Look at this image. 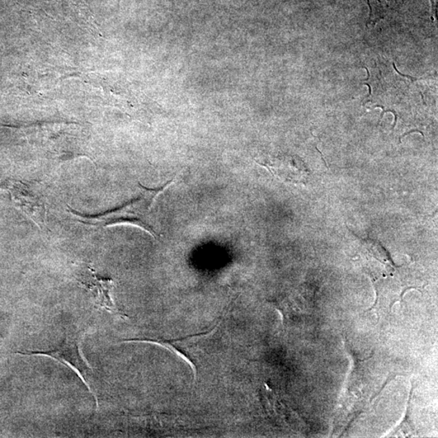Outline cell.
<instances>
[{
    "instance_id": "1",
    "label": "cell",
    "mask_w": 438,
    "mask_h": 438,
    "mask_svg": "<svg viewBox=\"0 0 438 438\" xmlns=\"http://www.w3.org/2000/svg\"><path fill=\"white\" fill-rule=\"evenodd\" d=\"M173 181L157 188H147L140 185V195L125 205L105 213L84 215L69 208L73 218L84 225L94 228H102L117 224H131L145 230L153 237H158L152 209L155 200L172 185Z\"/></svg>"
},
{
    "instance_id": "2",
    "label": "cell",
    "mask_w": 438,
    "mask_h": 438,
    "mask_svg": "<svg viewBox=\"0 0 438 438\" xmlns=\"http://www.w3.org/2000/svg\"><path fill=\"white\" fill-rule=\"evenodd\" d=\"M18 355L22 356H44L56 360L63 365L70 367L79 378L86 385V387L96 400L97 409L98 408V400L95 393L93 392L89 385V378L91 376L92 370L89 368L86 360L84 359L81 351H80V338L76 334H68L64 341L57 347L50 350H30L26 352H18Z\"/></svg>"
},
{
    "instance_id": "3",
    "label": "cell",
    "mask_w": 438,
    "mask_h": 438,
    "mask_svg": "<svg viewBox=\"0 0 438 438\" xmlns=\"http://www.w3.org/2000/svg\"><path fill=\"white\" fill-rule=\"evenodd\" d=\"M0 188L10 193L14 204L37 227H46V199L39 187L20 181H8L0 185Z\"/></svg>"
},
{
    "instance_id": "4",
    "label": "cell",
    "mask_w": 438,
    "mask_h": 438,
    "mask_svg": "<svg viewBox=\"0 0 438 438\" xmlns=\"http://www.w3.org/2000/svg\"><path fill=\"white\" fill-rule=\"evenodd\" d=\"M81 284L91 290L94 295V304L96 307L103 309L112 314L126 318L127 316L118 309L111 298V291L114 289L115 282L111 279H104L98 276L95 272L89 267V272L84 275Z\"/></svg>"
},
{
    "instance_id": "5",
    "label": "cell",
    "mask_w": 438,
    "mask_h": 438,
    "mask_svg": "<svg viewBox=\"0 0 438 438\" xmlns=\"http://www.w3.org/2000/svg\"><path fill=\"white\" fill-rule=\"evenodd\" d=\"M257 163L286 182L304 183L309 176L304 163L298 158L282 157Z\"/></svg>"
},
{
    "instance_id": "6",
    "label": "cell",
    "mask_w": 438,
    "mask_h": 438,
    "mask_svg": "<svg viewBox=\"0 0 438 438\" xmlns=\"http://www.w3.org/2000/svg\"><path fill=\"white\" fill-rule=\"evenodd\" d=\"M393 67H394V69L395 70V72L398 73L400 75V76L410 80V82H411V83H415V82H417L418 81H421V80L423 79V78L414 77H412V76H409V75H405V74H403V73H400L399 71L398 70V69L396 68V66H395L394 63H393Z\"/></svg>"
}]
</instances>
